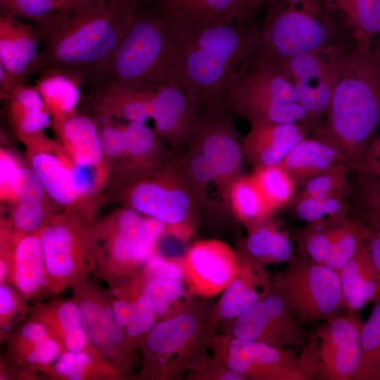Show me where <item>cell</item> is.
I'll use <instances>...</instances> for the list:
<instances>
[{
  "mask_svg": "<svg viewBox=\"0 0 380 380\" xmlns=\"http://www.w3.org/2000/svg\"><path fill=\"white\" fill-rule=\"evenodd\" d=\"M167 27L175 56V82L201 114L222 103L246 71L257 23L241 20L204 21L169 9Z\"/></svg>",
  "mask_w": 380,
  "mask_h": 380,
  "instance_id": "cell-1",
  "label": "cell"
},
{
  "mask_svg": "<svg viewBox=\"0 0 380 380\" xmlns=\"http://www.w3.org/2000/svg\"><path fill=\"white\" fill-rule=\"evenodd\" d=\"M134 4V0H67L37 26L42 44L37 71L58 69L91 86L116 51Z\"/></svg>",
  "mask_w": 380,
  "mask_h": 380,
  "instance_id": "cell-2",
  "label": "cell"
},
{
  "mask_svg": "<svg viewBox=\"0 0 380 380\" xmlns=\"http://www.w3.org/2000/svg\"><path fill=\"white\" fill-rule=\"evenodd\" d=\"M326 117L315 134L332 141L350 169L365 172L368 148L380 124V73L372 46L350 44Z\"/></svg>",
  "mask_w": 380,
  "mask_h": 380,
  "instance_id": "cell-3",
  "label": "cell"
},
{
  "mask_svg": "<svg viewBox=\"0 0 380 380\" xmlns=\"http://www.w3.org/2000/svg\"><path fill=\"white\" fill-rule=\"evenodd\" d=\"M131 21L108 65L91 87L156 89L175 82L165 0H134Z\"/></svg>",
  "mask_w": 380,
  "mask_h": 380,
  "instance_id": "cell-4",
  "label": "cell"
},
{
  "mask_svg": "<svg viewBox=\"0 0 380 380\" xmlns=\"http://www.w3.org/2000/svg\"><path fill=\"white\" fill-rule=\"evenodd\" d=\"M108 199L156 219L166 234L185 239L198 211L206 206V194L186 176L171 156L159 165L111 175Z\"/></svg>",
  "mask_w": 380,
  "mask_h": 380,
  "instance_id": "cell-5",
  "label": "cell"
},
{
  "mask_svg": "<svg viewBox=\"0 0 380 380\" xmlns=\"http://www.w3.org/2000/svg\"><path fill=\"white\" fill-rule=\"evenodd\" d=\"M248 67L281 69L291 58L349 42L323 0H265Z\"/></svg>",
  "mask_w": 380,
  "mask_h": 380,
  "instance_id": "cell-6",
  "label": "cell"
},
{
  "mask_svg": "<svg viewBox=\"0 0 380 380\" xmlns=\"http://www.w3.org/2000/svg\"><path fill=\"white\" fill-rule=\"evenodd\" d=\"M210 309L203 300H194L177 315L160 320L139 348L140 379L167 380L202 369L210 360L214 329L208 323Z\"/></svg>",
  "mask_w": 380,
  "mask_h": 380,
  "instance_id": "cell-7",
  "label": "cell"
},
{
  "mask_svg": "<svg viewBox=\"0 0 380 380\" xmlns=\"http://www.w3.org/2000/svg\"><path fill=\"white\" fill-rule=\"evenodd\" d=\"M228 112L202 115L182 153L174 158L184 173L201 191L215 184L221 194L241 175L243 153Z\"/></svg>",
  "mask_w": 380,
  "mask_h": 380,
  "instance_id": "cell-8",
  "label": "cell"
},
{
  "mask_svg": "<svg viewBox=\"0 0 380 380\" xmlns=\"http://www.w3.org/2000/svg\"><path fill=\"white\" fill-rule=\"evenodd\" d=\"M222 110L244 118L251 126L303 124L312 128L292 82L282 69L248 67L226 96Z\"/></svg>",
  "mask_w": 380,
  "mask_h": 380,
  "instance_id": "cell-9",
  "label": "cell"
},
{
  "mask_svg": "<svg viewBox=\"0 0 380 380\" xmlns=\"http://www.w3.org/2000/svg\"><path fill=\"white\" fill-rule=\"evenodd\" d=\"M144 218L145 215L120 205L93 221V274L105 281L108 289L137 272L152 255L142 233Z\"/></svg>",
  "mask_w": 380,
  "mask_h": 380,
  "instance_id": "cell-10",
  "label": "cell"
},
{
  "mask_svg": "<svg viewBox=\"0 0 380 380\" xmlns=\"http://www.w3.org/2000/svg\"><path fill=\"white\" fill-rule=\"evenodd\" d=\"M92 221L62 210L42 231L49 294L57 295L94 270Z\"/></svg>",
  "mask_w": 380,
  "mask_h": 380,
  "instance_id": "cell-11",
  "label": "cell"
},
{
  "mask_svg": "<svg viewBox=\"0 0 380 380\" xmlns=\"http://www.w3.org/2000/svg\"><path fill=\"white\" fill-rule=\"evenodd\" d=\"M272 279V288L303 322L327 321L345 308L338 273L297 253Z\"/></svg>",
  "mask_w": 380,
  "mask_h": 380,
  "instance_id": "cell-12",
  "label": "cell"
},
{
  "mask_svg": "<svg viewBox=\"0 0 380 380\" xmlns=\"http://www.w3.org/2000/svg\"><path fill=\"white\" fill-rule=\"evenodd\" d=\"M363 322L357 314L337 315L310 334L298 356L308 380H352L358 369Z\"/></svg>",
  "mask_w": 380,
  "mask_h": 380,
  "instance_id": "cell-13",
  "label": "cell"
},
{
  "mask_svg": "<svg viewBox=\"0 0 380 380\" xmlns=\"http://www.w3.org/2000/svg\"><path fill=\"white\" fill-rule=\"evenodd\" d=\"M23 144L26 161L49 197L63 210L76 212L93 222L101 205L89 194L80 171L63 145L44 133Z\"/></svg>",
  "mask_w": 380,
  "mask_h": 380,
  "instance_id": "cell-14",
  "label": "cell"
},
{
  "mask_svg": "<svg viewBox=\"0 0 380 380\" xmlns=\"http://www.w3.org/2000/svg\"><path fill=\"white\" fill-rule=\"evenodd\" d=\"M82 327L89 343L127 379L138 364V350L118 324L109 291L89 278L72 287Z\"/></svg>",
  "mask_w": 380,
  "mask_h": 380,
  "instance_id": "cell-15",
  "label": "cell"
},
{
  "mask_svg": "<svg viewBox=\"0 0 380 380\" xmlns=\"http://www.w3.org/2000/svg\"><path fill=\"white\" fill-rule=\"evenodd\" d=\"M350 42L313 50L285 62L281 69L290 77L298 103L312 128L327 115L346 51Z\"/></svg>",
  "mask_w": 380,
  "mask_h": 380,
  "instance_id": "cell-16",
  "label": "cell"
},
{
  "mask_svg": "<svg viewBox=\"0 0 380 380\" xmlns=\"http://www.w3.org/2000/svg\"><path fill=\"white\" fill-rule=\"evenodd\" d=\"M210 350L214 353V360L245 379L308 380L299 369V352L295 348L239 339L225 333L214 335Z\"/></svg>",
  "mask_w": 380,
  "mask_h": 380,
  "instance_id": "cell-17",
  "label": "cell"
},
{
  "mask_svg": "<svg viewBox=\"0 0 380 380\" xmlns=\"http://www.w3.org/2000/svg\"><path fill=\"white\" fill-rule=\"evenodd\" d=\"M229 324L230 330L227 333L232 336L277 348L300 350L310 336L286 301L272 286L265 297Z\"/></svg>",
  "mask_w": 380,
  "mask_h": 380,
  "instance_id": "cell-18",
  "label": "cell"
},
{
  "mask_svg": "<svg viewBox=\"0 0 380 380\" xmlns=\"http://www.w3.org/2000/svg\"><path fill=\"white\" fill-rule=\"evenodd\" d=\"M51 127L80 171L90 196L102 205L108 200L111 172L93 117L78 110L66 118L52 120Z\"/></svg>",
  "mask_w": 380,
  "mask_h": 380,
  "instance_id": "cell-19",
  "label": "cell"
},
{
  "mask_svg": "<svg viewBox=\"0 0 380 380\" xmlns=\"http://www.w3.org/2000/svg\"><path fill=\"white\" fill-rule=\"evenodd\" d=\"M0 255L11 265L9 283L29 301H41L49 295L41 232H14L8 219L0 225Z\"/></svg>",
  "mask_w": 380,
  "mask_h": 380,
  "instance_id": "cell-20",
  "label": "cell"
},
{
  "mask_svg": "<svg viewBox=\"0 0 380 380\" xmlns=\"http://www.w3.org/2000/svg\"><path fill=\"white\" fill-rule=\"evenodd\" d=\"M182 258L186 286L194 295L202 298L221 293L240 269L238 252L218 239L193 243Z\"/></svg>",
  "mask_w": 380,
  "mask_h": 380,
  "instance_id": "cell-21",
  "label": "cell"
},
{
  "mask_svg": "<svg viewBox=\"0 0 380 380\" xmlns=\"http://www.w3.org/2000/svg\"><path fill=\"white\" fill-rule=\"evenodd\" d=\"M238 253L239 273L210 311L208 323L213 329L223 322H232L272 289V279L266 266L253 259L241 247Z\"/></svg>",
  "mask_w": 380,
  "mask_h": 380,
  "instance_id": "cell-22",
  "label": "cell"
},
{
  "mask_svg": "<svg viewBox=\"0 0 380 380\" xmlns=\"http://www.w3.org/2000/svg\"><path fill=\"white\" fill-rule=\"evenodd\" d=\"M42 36L37 26L0 15V66L16 87L37 72Z\"/></svg>",
  "mask_w": 380,
  "mask_h": 380,
  "instance_id": "cell-23",
  "label": "cell"
},
{
  "mask_svg": "<svg viewBox=\"0 0 380 380\" xmlns=\"http://www.w3.org/2000/svg\"><path fill=\"white\" fill-rule=\"evenodd\" d=\"M303 124H264L251 126L243 137L244 156L254 168L280 164L291 148L305 137Z\"/></svg>",
  "mask_w": 380,
  "mask_h": 380,
  "instance_id": "cell-24",
  "label": "cell"
},
{
  "mask_svg": "<svg viewBox=\"0 0 380 380\" xmlns=\"http://www.w3.org/2000/svg\"><path fill=\"white\" fill-rule=\"evenodd\" d=\"M29 315L47 328L58 342L61 353L94 348L82 327L78 307L72 298L36 302Z\"/></svg>",
  "mask_w": 380,
  "mask_h": 380,
  "instance_id": "cell-25",
  "label": "cell"
},
{
  "mask_svg": "<svg viewBox=\"0 0 380 380\" xmlns=\"http://www.w3.org/2000/svg\"><path fill=\"white\" fill-rule=\"evenodd\" d=\"M343 301L348 312L357 314L367 303L380 298V274L366 244L338 273Z\"/></svg>",
  "mask_w": 380,
  "mask_h": 380,
  "instance_id": "cell-26",
  "label": "cell"
},
{
  "mask_svg": "<svg viewBox=\"0 0 380 380\" xmlns=\"http://www.w3.org/2000/svg\"><path fill=\"white\" fill-rule=\"evenodd\" d=\"M350 42L372 46L380 33L379 0H323Z\"/></svg>",
  "mask_w": 380,
  "mask_h": 380,
  "instance_id": "cell-27",
  "label": "cell"
},
{
  "mask_svg": "<svg viewBox=\"0 0 380 380\" xmlns=\"http://www.w3.org/2000/svg\"><path fill=\"white\" fill-rule=\"evenodd\" d=\"M7 101L8 122L23 144L51 127L52 117L34 86L26 83L17 85Z\"/></svg>",
  "mask_w": 380,
  "mask_h": 380,
  "instance_id": "cell-28",
  "label": "cell"
},
{
  "mask_svg": "<svg viewBox=\"0 0 380 380\" xmlns=\"http://www.w3.org/2000/svg\"><path fill=\"white\" fill-rule=\"evenodd\" d=\"M346 163L339 148L325 137L315 134L298 141L281 164L296 182L307 179L338 163Z\"/></svg>",
  "mask_w": 380,
  "mask_h": 380,
  "instance_id": "cell-29",
  "label": "cell"
},
{
  "mask_svg": "<svg viewBox=\"0 0 380 380\" xmlns=\"http://www.w3.org/2000/svg\"><path fill=\"white\" fill-rule=\"evenodd\" d=\"M41 376L52 380L127 379L95 348L62 353Z\"/></svg>",
  "mask_w": 380,
  "mask_h": 380,
  "instance_id": "cell-30",
  "label": "cell"
},
{
  "mask_svg": "<svg viewBox=\"0 0 380 380\" xmlns=\"http://www.w3.org/2000/svg\"><path fill=\"white\" fill-rule=\"evenodd\" d=\"M83 82L63 70L45 68L34 85L40 94L52 120H61L76 113L81 103Z\"/></svg>",
  "mask_w": 380,
  "mask_h": 380,
  "instance_id": "cell-31",
  "label": "cell"
},
{
  "mask_svg": "<svg viewBox=\"0 0 380 380\" xmlns=\"http://www.w3.org/2000/svg\"><path fill=\"white\" fill-rule=\"evenodd\" d=\"M120 125L124 136V153L117 172L153 167L171 157L164 141L146 124L125 122Z\"/></svg>",
  "mask_w": 380,
  "mask_h": 380,
  "instance_id": "cell-32",
  "label": "cell"
},
{
  "mask_svg": "<svg viewBox=\"0 0 380 380\" xmlns=\"http://www.w3.org/2000/svg\"><path fill=\"white\" fill-rule=\"evenodd\" d=\"M241 248L253 259L267 265L288 262L293 255L291 238L282 225L271 217L247 229Z\"/></svg>",
  "mask_w": 380,
  "mask_h": 380,
  "instance_id": "cell-33",
  "label": "cell"
},
{
  "mask_svg": "<svg viewBox=\"0 0 380 380\" xmlns=\"http://www.w3.org/2000/svg\"><path fill=\"white\" fill-rule=\"evenodd\" d=\"M235 217L247 228L271 217L268 206L251 175H241L222 194Z\"/></svg>",
  "mask_w": 380,
  "mask_h": 380,
  "instance_id": "cell-34",
  "label": "cell"
},
{
  "mask_svg": "<svg viewBox=\"0 0 380 380\" xmlns=\"http://www.w3.org/2000/svg\"><path fill=\"white\" fill-rule=\"evenodd\" d=\"M141 270L143 291L152 303L158 321L177 315L193 300L194 295L185 286V282Z\"/></svg>",
  "mask_w": 380,
  "mask_h": 380,
  "instance_id": "cell-35",
  "label": "cell"
},
{
  "mask_svg": "<svg viewBox=\"0 0 380 380\" xmlns=\"http://www.w3.org/2000/svg\"><path fill=\"white\" fill-rule=\"evenodd\" d=\"M265 0H189L177 8L193 18L204 21H255ZM175 9V8H173Z\"/></svg>",
  "mask_w": 380,
  "mask_h": 380,
  "instance_id": "cell-36",
  "label": "cell"
},
{
  "mask_svg": "<svg viewBox=\"0 0 380 380\" xmlns=\"http://www.w3.org/2000/svg\"><path fill=\"white\" fill-rule=\"evenodd\" d=\"M291 203L296 216L307 223L336 226L348 217L350 207L345 196H312L298 193Z\"/></svg>",
  "mask_w": 380,
  "mask_h": 380,
  "instance_id": "cell-37",
  "label": "cell"
},
{
  "mask_svg": "<svg viewBox=\"0 0 380 380\" xmlns=\"http://www.w3.org/2000/svg\"><path fill=\"white\" fill-rule=\"evenodd\" d=\"M251 175L273 212L296 196V182L281 163L255 167Z\"/></svg>",
  "mask_w": 380,
  "mask_h": 380,
  "instance_id": "cell-38",
  "label": "cell"
},
{
  "mask_svg": "<svg viewBox=\"0 0 380 380\" xmlns=\"http://www.w3.org/2000/svg\"><path fill=\"white\" fill-rule=\"evenodd\" d=\"M367 229L365 222L354 216L338 225L331 251L323 265L338 273L365 244Z\"/></svg>",
  "mask_w": 380,
  "mask_h": 380,
  "instance_id": "cell-39",
  "label": "cell"
},
{
  "mask_svg": "<svg viewBox=\"0 0 380 380\" xmlns=\"http://www.w3.org/2000/svg\"><path fill=\"white\" fill-rule=\"evenodd\" d=\"M360 334L361 357L354 380H380V298Z\"/></svg>",
  "mask_w": 380,
  "mask_h": 380,
  "instance_id": "cell-40",
  "label": "cell"
},
{
  "mask_svg": "<svg viewBox=\"0 0 380 380\" xmlns=\"http://www.w3.org/2000/svg\"><path fill=\"white\" fill-rule=\"evenodd\" d=\"M63 210L49 196L20 201L11 206L7 218L14 232L32 234L41 232Z\"/></svg>",
  "mask_w": 380,
  "mask_h": 380,
  "instance_id": "cell-41",
  "label": "cell"
},
{
  "mask_svg": "<svg viewBox=\"0 0 380 380\" xmlns=\"http://www.w3.org/2000/svg\"><path fill=\"white\" fill-rule=\"evenodd\" d=\"M337 227L308 223L296 229L292 235V239L297 245L298 252L317 262L324 264L331 251Z\"/></svg>",
  "mask_w": 380,
  "mask_h": 380,
  "instance_id": "cell-42",
  "label": "cell"
},
{
  "mask_svg": "<svg viewBox=\"0 0 380 380\" xmlns=\"http://www.w3.org/2000/svg\"><path fill=\"white\" fill-rule=\"evenodd\" d=\"M350 170L346 163H336L303 182L299 194L312 196L348 197L351 191L348 179Z\"/></svg>",
  "mask_w": 380,
  "mask_h": 380,
  "instance_id": "cell-43",
  "label": "cell"
},
{
  "mask_svg": "<svg viewBox=\"0 0 380 380\" xmlns=\"http://www.w3.org/2000/svg\"><path fill=\"white\" fill-rule=\"evenodd\" d=\"M350 194L353 197L355 216L363 220L380 222V177L357 172Z\"/></svg>",
  "mask_w": 380,
  "mask_h": 380,
  "instance_id": "cell-44",
  "label": "cell"
},
{
  "mask_svg": "<svg viewBox=\"0 0 380 380\" xmlns=\"http://www.w3.org/2000/svg\"><path fill=\"white\" fill-rule=\"evenodd\" d=\"M29 300L10 284H0V341L4 343L16 327L28 316Z\"/></svg>",
  "mask_w": 380,
  "mask_h": 380,
  "instance_id": "cell-45",
  "label": "cell"
},
{
  "mask_svg": "<svg viewBox=\"0 0 380 380\" xmlns=\"http://www.w3.org/2000/svg\"><path fill=\"white\" fill-rule=\"evenodd\" d=\"M65 2L61 0H0V13L30 21L40 26Z\"/></svg>",
  "mask_w": 380,
  "mask_h": 380,
  "instance_id": "cell-46",
  "label": "cell"
},
{
  "mask_svg": "<svg viewBox=\"0 0 380 380\" xmlns=\"http://www.w3.org/2000/svg\"><path fill=\"white\" fill-rule=\"evenodd\" d=\"M96 125L101 149L109 165L111 175L121 165L124 153V136L120 122L108 116L92 115Z\"/></svg>",
  "mask_w": 380,
  "mask_h": 380,
  "instance_id": "cell-47",
  "label": "cell"
},
{
  "mask_svg": "<svg viewBox=\"0 0 380 380\" xmlns=\"http://www.w3.org/2000/svg\"><path fill=\"white\" fill-rule=\"evenodd\" d=\"M142 274V272H141ZM158 322L148 296L143 291V274L141 287L137 296L134 308L125 331L132 345L139 348Z\"/></svg>",
  "mask_w": 380,
  "mask_h": 380,
  "instance_id": "cell-48",
  "label": "cell"
},
{
  "mask_svg": "<svg viewBox=\"0 0 380 380\" xmlns=\"http://www.w3.org/2000/svg\"><path fill=\"white\" fill-rule=\"evenodd\" d=\"M25 163L4 147L0 151V198L1 202L11 206L17 203V196L23 176Z\"/></svg>",
  "mask_w": 380,
  "mask_h": 380,
  "instance_id": "cell-49",
  "label": "cell"
},
{
  "mask_svg": "<svg viewBox=\"0 0 380 380\" xmlns=\"http://www.w3.org/2000/svg\"><path fill=\"white\" fill-rule=\"evenodd\" d=\"M142 269L145 272L186 283L183 258H167L158 249L148 258Z\"/></svg>",
  "mask_w": 380,
  "mask_h": 380,
  "instance_id": "cell-50",
  "label": "cell"
},
{
  "mask_svg": "<svg viewBox=\"0 0 380 380\" xmlns=\"http://www.w3.org/2000/svg\"><path fill=\"white\" fill-rule=\"evenodd\" d=\"M189 377L193 379L246 380L241 375L214 359H210L202 369L191 374Z\"/></svg>",
  "mask_w": 380,
  "mask_h": 380,
  "instance_id": "cell-51",
  "label": "cell"
},
{
  "mask_svg": "<svg viewBox=\"0 0 380 380\" xmlns=\"http://www.w3.org/2000/svg\"><path fill=\"white\" fill-rule=\"evenodd\" d=\"M363 221L367 229L365 244L370 258L380 274V222L372 220Z\"/></svg>",
  "mask_w": 380,
  "mask_h": 380,
  "instance_id": "cell-52",
  "label": "cell"
},
{
  "mask_svg": "<svg viewBox=\"0 0 380 380\" xmlns=\"http://www.w3.org/2000/svg\"><path fill=\"white\" fill-rule=\"evenodd\" d=\"M379 163L380 135L376 134L372 139L368 148L365 171L364 172L379 176Z\"/></svg>",
  "mask_w": 380,
  "mask_h": 380,
  "instance_id": "cell-53",
  "label": "cell"
},
{
  "mask_svg": "<svg viewBox=\"0 0 380 380\" xmlns=\"http://www.w3.org/2000/svg\"><path fill=\"white\" fill-rule=\"evenodd\" d=\"M372 54L380 73V33L374 38L372 45Z\"/></svg>",
  "mask_w": 380,
  "mask_h": 380,
  "instance_id": "cell-54",
  "label": "cell"
},
{
  "mask_svg": "<svg viewBox=\"0 0 380 380\" xmlns=\"http://www.w3.org/2000/svg\"><path fill=\"white\" fill-rule=\"evenodd\" d=\"M169 9L177 8L184 5L189 0H165Z\"/></svg>",
  "mask_w": 380,
  "mask_h": 380,
  "instance_id": "cell-55",
  "label": "cell"
},
{
  "mask_svg": "<svg viewBox=\"0 0 380 380\" xmlns=\"http://www.w3.org/2000/svg\"><path fill=\"white\" fill-rule=\"evenodd\" d=\"M106 1H125V0H103Z\"/></svg>",
  "mask_w": 380,
  "mask_h": 380,
  "instance_id": "cell-56",
  "label": "cell"
},
{
  "mask_svg": "<svg viewBox=\"0 0 380 380\" xmlns=\"http://www.w3.org/2000/svg\"><path fill=\"white\" fill-rule=\"evenodd\" d=\"M61 1H66L67 0H61Z\"/></svg>",
  "mask_w": 380,
  "mask_h": 380,
  "instance_id": "cell-57",
  "label": "cell"
},
{
  "mask_svg": "<svg viewBox=\"0 0 380 380\" xmlns=\"http://www.w3.org/2000/svg\"><path fill=\"white\" fill-rule=\"evenodd\" d=\"M379 4H380V0H379Z\"/></svg>",
  "mask_w": 380,
  "mask_h": 380,
  "instance_id": "cell-58",
  "label": "cell"
}]
</instances>
